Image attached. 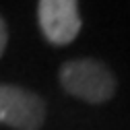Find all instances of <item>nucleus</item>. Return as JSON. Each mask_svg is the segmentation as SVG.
<instances>
[{
    "mask_svg": "<svg viewBox=\"0 0 130 130\" xmlns=\"http://www.w3.org/2000/svg\"><path fill=\"white\" fill-rule=\"evenodd\" d=\"M39 29L52 45H68L80 33L78 0H39L37 2Z\"/></svg>",
    "mask_w": 130,
    "mask_h": 130,
    "instance_id": "nucleus-3",
    "label": "nucleus"
},
{
    "mask_svg": "<svg viewBox=\"0 0 130 130\" xmlns=\"http://www.w3.org/2000/svg\"><path fill=\"white\" fill-rule=\"evenodd\" d=\"M60 85L68 95L87 103H105L116 93V76L95 58H74L60 66Z\"/></svg>",
    "mask_w": 130,
    "mask_h": 130,
    "instance_id": "nucleus-1",
    "label": "nucleus"
},
{
    "mask_svg": "<svg viewBox=\"0 0 130 130\" xmlns=\"http://www.w3.org/2000/svg\"><path fill=\"white\" fill-rule=\"evenodd\" d=\"M45 101L19 85H0V124L17 130H39L45 122Z\"/></svg>",
    "mask_w": 130,
    "mask_h": 130,
    "instance_id": "nucleus-2",
    "label": "nucleus"
},
{
    "mask_svg": "<svg viewBox=\"0 0 130 130\" xmlns=\"http://www.w3.org/2000/svg\"><path fill=\"white\" fill-rule=\"evenodd\" d=\"M6 41H8V29H6V21L0 17V58H2L4 50H6Z\"/></svg>",
    "mask_w": 130,
    "mask_h": 130,
    "instance_id": "nucleus-4",
    "label": "nucleus"
}]
</instances>
